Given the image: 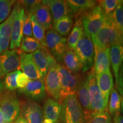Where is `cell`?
Instances as JSON below:
<instances>
[{
  "mask_svg": "<svg viewBox=\"0 0 123 123\" xmlns=\"http://www.w3.org/2000/svg\"><path fill=\"white\" fill-rule=\"evenodd\" d=\"M60 82V96L58 102L62 103L64 99L69 95H75L82 80L80 75H74L62 64L58 63L56 66Z\"/></svg>",
  "mask_w": 123,
  "mask_h": 123,
  "instance_id": "cell-3",
  "label": "cell"
},
{
  "mask_svg": "<svg viewBox=\"0 0 123 123\" xmlns=\"http://www.w3.org/2000/svg\"><path fill=\"white\" fill-rule=\"evenodd\" d=\"M19 68L30 80H44L34 62L32 54L20 53Z\"/></svg>",
  "mask_w": 123,
  "mask_h": 123,
  "instance_id": "cell-17",
  "label": "cell"
},
{
  "mask_svg": "<svg viewBox=\"0 0 123 123\" xmlns=\"http://www.w3.org/2000/svg\"><path fill=\"white\" fill-rule=\"evenodd\" d=\"M20 52L18 49L7 50L0 54V79L19 70Z\"/></svg>",
  "mask_w": 123,
  "mask_h": 123,
  "instance_id": "cell-9",
  "label": "cell"
},
{
  "mask_svg": "<svg viewBox=\"0 0 123 123\" xmlns=\"http://www.w3.org/2000/svg\"><path fill=\"white\" fill-rule=\"evenodd\" d=\"M58 64V63H57ZM56 66H51L44 79L46 93L52 99L59 101L60 96V82Z\"/></svg>",
  "mask_w": 123,
  "mask_h": 123,
  "instance_id": "cell-15",
  "label": "cell"
},
{
  "mask_svg": "<svg viewBox=\"0 0 123 123\" xmlns=\"http://www.w3.org/2000/svg\"><path fill=\"white\" fill-rule=\"evenodd\" d=\"M46 48L58 63L62 64L63 58L67 49V38L60 35L54 29L46 34Z\"/></svg>",
  "mask_w": 123,
  "mask_h": 123,
  "instance_id": "cell-7",
  "label": "cell"
},
{
  "mask_svg": "<svg viewBox=\"0 0 123 123\" xmlns=\"http://www.w3.org/2000/svg\"></svg>",
  "mask_w": 123,
  "mask_h": 123,
  "instance_id": "cell-47",
  "label": "cell"
},
{
  "mask_svg": "<svg viewBox=\"0 0 123 123\" xmlns=\"http://www.w3.org/2000/svg\"><path fill=\"white\" fill-rule=\"evenodd\" d=\"M61 104L52 98L46 100L43 107L42 123H59Z\"/></svg>",
  "mask_w": 123,
  "mask_h": 123,
  "instance_id": "cell-16",
  "label": "cell"
},
{
  "mask_svg": "<svg viewBox=\"0 0 123 123\" xmlns=\"http://www.w3.org/2000/svg\"><path fill=\"white\" fill-rule=\"evenodd\" d=\"M19 92L30 100L35 102L42 101L46 96L44 80H30L25 88L19 90Z\"/></svg>",
  "mask_w": 123,
  "mask_h": 123,
  "instance_id": "cell-14",
  "label": "cell"
},
{
  "mask_svg": "<svg viewBox=\"0 0 123 123\" xmlns=\"http://www.w3.org/2000/svg\"><path fill=\"white\" fill-rule=\"evenodd\" d=\"M42 47L43 46L34 37H23L19 51L21 53L31 54Z\"/></svg>",
  "mask_w": 123,
  "mask_h": 123,
  "instance_id": "cell-29",
  "label": "cell"
},
{
  "mask_svg": "<svg viewBox=\"0 0 123 123\" xmlns=\"http://www.w3.org/2000/svg\"><path fill=\"white\" fill-rule=\"evenodd\" d=\"M23 37H33V30L30 16L25 12L22 25Z\"/></svg>",
  "mask_w": 123,
  "mask_h": 123,
  "instance_id": "cell-36",
  "label": "cell"
},
{
  "mask_svg": "<svg viewBox=\"0 0 123 123\" xmlns=\"http://www.w3.org/2000/svg\"><path fill=\"white\" fill-rule=\"evenodd\" d=\"M62 64L74 75H79L81 71V65L79 58L74 51L68 47L63 56Z\"/></svg>",
  "mask_w": 123,
  "mask_h": 123,
  "instance_id": "cell-25",
  "label": "cell"
},
{
  "mask_svg": "<svg viewBox=\"0 0 123 123\" xmlns=\"http://www.w3.org/2000/svg\"><path fill=\"white\" fill-rule=\"evenodd\" d=\"M112 17L122 34H123V1H119Z\"/></svg>",
  "mask_w": 123,
  "mask_h": 123,
  "instance_id": "cell-35",
  "label": "cell"
},
{
  "mask_svg": "<svg viewBox=\"0 0 123 123\" xmlns=\"http://www.w3.org/2000/svg\"><path fill=\"white\" fill-rule=\"evenodd\" d=\"M76 93L78 100L84 111L86 119V117L92 112L87 76L84 79L82 78L77 90Z\"/></svg>",
  "mask_w": 123,
  "mask_h": 123,
  "instance_id": "cell-23",
  "label": "cell"
},
{
  "mask_svg": "<svg viewBox=\"0 0 123 123\" xmlns=\"http://www.w3.org/2000/svg\"><path fill=\"white\" fill-rule=\"evenodd\" d=\"M113 123H117V122H116V121L114 119L113 120Z\"/></svg>",
  "mask_w": 123,
  "mask_h": 123,
  "instance_id": "cell-45",
  "label": "cell"
},
{
  "mask_svg": "<svg viewBox=\"0 0 123 123\" xmlns=\"http://www.w3.org/2000/svg\"><path fill=\"white\" fill-rule=\"evenodd\" d=\"M110 59L116 85L120 70L123 63V44L115 45L110 47Z\"/></svg>",
  "mask_w": 123,
  "mask_h": 123,
  "instance_id": "cell-24",
  "label": "cell"
},
{
  "mask_svg": "<svg viewBox=\"0 0 123 123\" xmlns=\"http://www.w3.org/2000/svg\"><path fill=\"white\" fill-rule=\"evenodd\" d=\"M74 18L71 15H67L62 18L56 22L53 27L60 35L63 37L67 36L71 33L73 26Z\"/></svg>",
  "mask_w": 123,
  "mask_h": 123,
  "instance_id": "cell-28",
  "label": "cell"
},
{
  "mask_svg": "<svg viewBox=\"0 0 123 123\" xmlns=\"http://www.w3.org/2000/svg\"><path fill=\"white\" fill-rule=\"evenodd\" d=\"M118 0H101L97 1L98 5L102 9L105 15H112L119 4Z\"/></svg>",
  "mask_w": 123,
  "mask_h": 123,
  "instance_id": "cell-34",
  "label": "cell"
},
{
  "mask_svg": "<svg viewBox=\"0 0 123 123\" xmlns=\"http://www.w3.org/2000/svg\"><path fill=\"white\" fill-rule=\"evenodd\" d=\"M84 32V29L81 24V19L80 18H79L75 22L73 29L71 31L68 39H67V47L71 50L74 51L77 43L80 39Z\"/></svg>",
  "mask_w": 123,
  "mask_h": 123,
  "instance_id": "cell-26",
  "label": "cell"
},
{
  "mask_svg": "<svg viewBox=\"0 0 123 123\" xmlns=\"http://www.w3.org/2000/svg\"><path fill=\"white\" fill-rule=\"evenodd\" d=\"M91 38L94 47L99 49L110 48L113 46L123 44L122 34L112 19V15L105 14L103 26Z\"/></svg>",
  "mask_w": 123,
  "mask_h": 123,
  "instance_id": "cell-1",
  "label": "cell"
},
{
  "mask_svg": "<svg viewBox=\"0 0 123 123\" xmlns=\"http://www.w3.org/2000/svg\"><path fill=\"white\" fill-rule=\"evenodd\" d=\"M20 115L29 123H42L43 108L35 101L27 100L21 103Z\"/></svg>",
  "mask_w": 123,
  "mask_h": 123,
  "instance_id": "cell-12",
  "label": "cell"
},
{
  "mask_svg": "<svg viewBox=\"0 0 123 123\" xmlns=\"http://www.w3.org/2000/svg\"><path fill=\"white\" fill-rule=\"evenodd\" d=\"M116 86L118 92L121 95V96L123 98V63L120 70L117 83Z\"/></svg>",
  "mask_w": 123,
  "mask_h": 123,
  "instance_id": "cell-39",
  "label": "cell"
},
{
  "mask_svg": "<svg viewBox=\"0 0 123 123\" xmlns=\"http://www.w3.org/2000/svg\"><path fill=\"white\" fill-rule=\"evenodd\" d=\"M13 123H29L24 117L19 115V116L17 118Z\"/></svg>",
  "mask_w": 123,
  "mask_h": 123,
  "instance_id": "cell-40",
  "label": "cell"
},
{
  "mask_svg": "<svg viewBox=\"0 0 123 123\" xmlns=\"http://www.w3.org/2000/svg\"><path fill=\"white\" fill-rule=\"evenodd\" d=\"M0 109L7 123H12L19 116L21 103L14 91L4 90L0 93Z\"/></svg>",
  "mask_w": 123,
  "mask_h": 123,
  "instance_id": "cell-5",
  "label": "cell"
},
{
  "mask_svg": "<svg viewBox=\"0 0 123 123\" xmlns=\"http://www.w3.org/2000/svg\"><path fill=\"white\" fill-rule=\"evenodd\" d=\"M85 123H112V119L108 111L91 112L86 117Z\"/></svg>",
  "mask_w": 123,
  "mask_h": 123,
  "instance_id": "cell-30",
  "label": "cell"
},
{
  "mask_svg": "<svg viewBox=\"0 0 123 123\" xmlns=\"http://www.w3.org/2000/svg\"><path fill=\"white\" fill-rule=\"evenodd\" d=\"M29 16L30 18L31 22L32 30H33V35L34 36V38L39 41L43 47H46L45 30L38 22L34 15L32 14L29 15Z\"/></svg>",
  "mask_w": 123,
  "mask_h": 123,
  "instance_id": "cell-31",
  "label": "cell"
},
{
  "mask_svg": "<svg viewBox=\"0 0 123 123\" xmlns=\"http://www.w3.org/2000/svg\"><path fill=\"white\" fill-rule=\"evenodd\" d=\"M42 3L50 10L53 17V25L66 15H71L70 9L67 4V1L47 0L42 1Z\"/></svg>",
  "mask_w": 123,
  "mask_h": 123,
  "instance_id": "cell-18",
  "label": "cell"
},
{
  "mask_svg": "<svg viewBox=\"0 0 123 123\" xmlns=\"http://www.w3.org/2000/svg\"><path fill=\"white\" fill-rule=\"evenodd\" d=\"M0 123H7L1 109H0Z\"/></svg>",
  "mask_w": 123,
  "mask_h": 123,
  "instance_id": "cell-42",
  "label": "cell"
},
{
  "mask_svg": "<svg viewBox=\"0 0 123 123\" xmlns=\"http://www.w3.org/2000/svg\"><path fill=\"white\" fill-rule=\"evenodd\" d=\"M80 19L84 32L92 37L98 33L103 26L105 14L101 7L98 5L84 14Z\"/></svg>",
  "mask_w": 123,
  "mask_h": 123,
  "instance_id": "cell-6",
  "label": "cell"
},
{
  "mask_svg": "<svg viewBox=\"0 0 123 123\" xmlns=\"http://www.w3.org/2000/svg\"><path fill=\"white\" fill-rule=\"evenodd\" d=\"M4 90V84H3V80H0V93Z\"/></svg>",
  "mask_w": 123,
  "mask_h": 123,
  "instance_id": "cell-43",
  "label": "cell"
},
{
  "mask_svg": "<svg viewBox=\"0 0 123 123\" xmlns=\"http://www.w3.org/2000/svg\"><path fill=\"white\" fill-rule=\"evenodd\" d=\"M74 50L81 63V72L89 71L93 66L94 57V46L91 37L84 32Z\"/></svg>",
  "mask_w": 123,
  "mask_h": 123,
  "instance_id": "cell-4",
  "label": "cell"
},
{
  "mask_svg": "<svg viewBox=\"0 0 123 123\" xmlns=\"http://www.w3.org/2000/svg\"><path fill=\"white\" fill-rule=\"evenodd\" d=\"M121 112L123 115V98H122V101H121Z\"/></svg>",
  "mask_w": 123,
  "mask_h": 123,
  "instance_id": "cell-44",
  "label": "cell"
},
{
  "mask_svg": "<svg viewBox=\"0 0 123 123\" xmlns=\"http://www.w3.org/2000/svg\"><path fill=\"white\" fill-rule=\"evenodd\" d=\"M18 2V8L12 25V38L10 44V50L19 48L23 38L22 25L25 10L19 1Z\"/></svg>",
  "mask_w": 123,
  "mask_h": 123,
  "instance_id": "cell-11",
  "label": "cell"
},
{
  "mask_svg": "<svg viewBox=\"0 0 123 123\" xmlns=\"http://www.w3.org/2000/svg\"><path fill=\"white\" fill-rule=\"evenodd\" d=\"M32 14L34 15L37 21L44 30L51 29L53 23L51 14L48 7L42 4V1L35 7Z\"/></svg>",
  "mask_w": 123,
  "mask_h": 123,
  "instance_id": "cell-22",
  "label": "cell"
},
{
  "mask_svg": "<svg viewBox=\"0 0 123 123\" xmlns=\"http://www.w3.org/2000/svg\"><path fill=\"white\" fill-rule=\"evenodd\" d=\"M34 62L44 79L51 66H56L58 62L46 47H42L32 54Z\"/></svg>",
  "mask_w": 123,
  "mask_h": 123,
  "instance_id": "cell-13",
  "label": "cell"
},
{
  "mask_svg": "<svg viewBox=\"0 0 123 123\" xmlns=\"http://www.w3.org/2000/svg\"><path fill=\"white\" fill-rule=\"evenodd\" d=\"M96 81L105 105L108 107L110 92L113 88V79L110 70L96 75Z\"/></svg>",
  "mask_w": 123,
  "mask_h": 123,
  "instance_id": "cell-19",
  "label": "cell"
},
{
  "mask_svg": "<svg viewBox=\"0 0 123 123\" xmlns=\"http://www.w3.org/2000/svg\"><path fill=\"white\" fill-rule=\"evenodd\" d=\"M16 2L14 0H0V24L8 18Z\"/></svg>",
  "mask_w": 123,
  "mask_h": 123,
  "instance_id": "cell-33",
  "label": "cell"
},
{
  "mask_svg": "<svg viewBox=\"0 0 123 123\" xmlns=\"http://www.w3.org/2000/svg\"><path fill=\"white\" fill-rule=\"evenodd\" d=\"M23 8L24 9L25 12L29 15H31L35 8V7L41 2V1L37 0H24V1H19Z\"/></svg>",
  "mask_w": 123,
  "mask_h": 123,
  "instance_id": "cell-37",
  "label": "cell"
},
{
  "mask_svg": "<svg viewBox=\"0 0 123 123\" xmlns=\"http://www.w3.org/2000/svg\"><path fill=\"white\" fill-rule=\"evenodd\" d=\"M67 3L70 9L71 15L76 20L93 9L98 4L97 1L92 0H68Z\"/></svg>",
  "mask_w": 123,
  "mask_h": 123,
  "instance_id": "cell-21",
  "label": "cell"
},
{
  "mask_svg": "<svg viewBox=\"0 0 123 123\" xmlns=\"http://www.w3.org/2000/svg\"><path fill=\"white\" fill-rule=\"evenodd\" d=\"M87 78L92 112H99L108 111L97 84L96 75L93 67L89 71Z\"/></svg>",
  "mask_w": 123,
  "mask_h": 123,
  "instance_id": "cell-8",
  "label": "cell"
},
{
  "mask_svg": "<svg viewBox=\"0 0 123 123\" xmlns=\"http://www.w3.org/2000/svg\"><path fill=\"white\" fill-rule=\"evenodd\" d=\"M20 71V70H15L14 71L9 73L5 76L4 80H3L5 90L14 91L17 89L16 80L17 77Z\"/></svg>",
  "mask_w": 123,
  "mask_h": 123,
  "instance_id": "cell-32",
  "label": "cell"
},
{
  "mask_svg": "<svg viewBox=\"0 0 123 123\" xmlns=\"http://www.w3.org/2000/svg\"><path fill=\"white\" fill-rule=\"evenodd\" d=\"M30 79L27 77L24 73L21 71L18 74L17 77V86L18 90H22L25 88L26 86L27 85L30 81Z\"/></svg>",
  "mask_w": 123,
  "mask_h": 123,
  "instance_id": "cell-38",
  "label": "cell"
},
{
  "mask_svg": "<svg viewBox=\"0 0 123 123\" xmlns=\"http://www.w3.org/2000/svg\"><path fill=\"white\" fill-rule=\"evenodd\" d=\"M109 98L108 110L111 116H115L120 115L121 112V104L122 97L119 94L118 91L113 87L110 92Z\"/></svg>",
  "mask_w": 123,
  "mask_h": 123,
  "instance_id": "cell-27",
  "label": "cell"
},
{
  "mask_svg": "<svg viewBox=\"0 0 123 123\" xmlns=\"http://www.w3.org/2000/svg\"><path fill=\"white\" fill-rule=\"evenodd\" d=\"M114 119L116 121L117 123H123V116L120 115L114 117Z\"/></svg>",
  "mask_w": 123,
  "mask_h": 123,
  "instance_id": "cell-41",
  "label": "cell"
},
{
  "mask_svg": "<svg viewBox=\"0 0 123 123\" xmlns=\"http://www.w3.org/2000/svg\"><path fill=\"white\" fill-rule=\"evenodd\" d=\"M61 123H85L84 111L76 94L69 95L61 104Z\"/></svg>",
  "mask_w": 123,
  "mask_h": 123,
  "instance_id": "cell-2",
  "label": "cell"
},
{
  "mask_svg": "<svg viewBox=\"0 0 123 123\" xmlns=\"http://www.w3.org/2000/svg\"><path fill=\"white\" fill-rule=\"evenodd\" d=\"M110 48L99 49L94 47V71L95 75L110 70Z\"/></svg>",
  "mask_w": 123,
  "mask_h": 123,
  "instance_id": "cell-20",
  "label": "cell"
},
{
  "mask_svg": "<svg viewBox=\"0 0 123 123\" xmlns=\"http://www.w3.org/2000/svg\"><path fill=\"white\" fill-rule=\"evenodd\" d=\"M17 8V1L8 18L0 24V54L8 50L11 41L12 25Z\"/></svg>",
  "mask_w": 123,
  "mask_h": 123,
  "instance_id": "cell-10",
  "label": "cell"
},
{
  "mask_svg": "<svg viewBox=\"0 0 123 123\" xmlns=\"http://www.w3.org/2000/svg\"><path fill=\"white\" fill-rule=\"evenodd\" d=\"M122 37H123V34H122Z\"/></svg>",
  "mask_w": 123,
  "mask_h": 123,
  "instance_id": "cell-46",
  "label": "cell"
}]
</instances>
